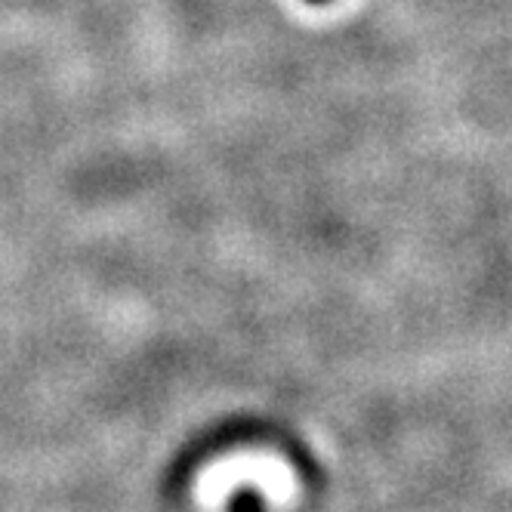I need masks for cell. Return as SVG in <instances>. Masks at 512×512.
Segmentation results:
<instances>
[{"label": "cell", "mask_w": 512, "mask_h": 512, "mask_svg": "<svg viewBox=\"0 0 512 512\" xmlns=\"http://www.w3.org/2000/svg\"><path fill=\"white\" fill-rule=\"evenodd\" d=\"M309 4H327V0H309Z\"/></svg>", "instance_id": "1"}]
</instances>
